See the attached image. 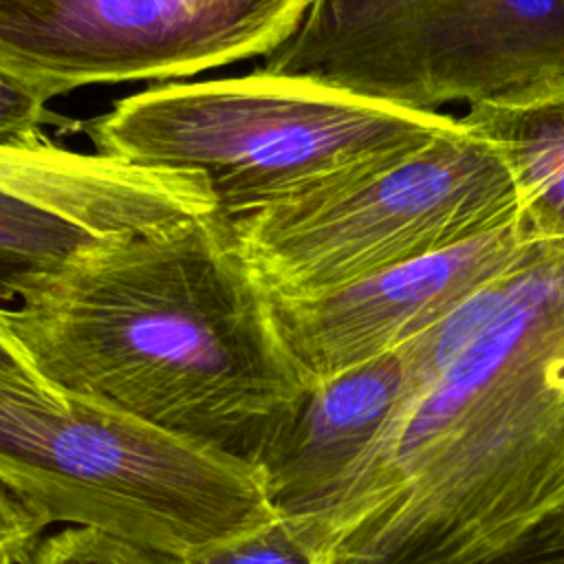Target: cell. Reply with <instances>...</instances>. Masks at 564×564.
<instances>
[{
  "instance_id": "5bb4252c",
  "label": "cell",
  "mask_w": 564,
  "mask_h": 564,
  "mask_svg": "<svg viewBox=\"0 0 564 564\" xmlns=\"http://www.w3.org/2000/svg\"><path fill=\"white\" fill-rule=\"evenodd\" d=\"M44 126L77 128V121L48 110L46 101L37 99L24 86L0 73V143L2 145H40L48 141L42 134Z\"/></svg>"
},
{
  "instance_id": "9c48e42d",
  "label": "cell",
  "mask_w": 564,
  "mask_h": 564,
  "mask_svg": "<svg viewBox=\"0 0 564 564\" xmlns=\"http://www.w3.org/2000/svg\"><path fill=\"white\" fill-rule=\"evenodd\" d=\"M403 348L306 388L256 467L280 516H313L381 434L408 392Z\"/></svg>"
},
{
  "instance_id": "52a82bcc",
  "label": "cell",
  "mask_w": 564,
  "mask_h": 564,
  "mask_svg": "<svg viewBox=\"0 0 564 564\" xmlns=\"http://www.w3.org/2000/svg\"><path fill=\"white\" fill-rule=\"evenodd\" d=\"M313 0H0V73L48 101L267 57Z\"/></svg>"
},
{
  "instance_id": "5b68a950",
  "label": "cell",
  "mask_w": 564,
  "mask_h": 564,
  "mask_svg": "<svg viewBox=\"0 0 564 564\" xmlns=\"http://www.w3.org/2000/svg\"><path fill=\"white\" fill-rule=\"evenodd\" d=\"M520 214L498 152L458 128L260 212L227 218L271 297L328 293Z\"/></svg>"
},
{
  "instance_id": "6da1fadb",
  "label": "cell",
  "mask_w": 564,
  "mask_h": 564,
  "mask_svg": "<svg viewBox=\"0 0 564 564\" xmlns=\"http://www.w3.org/2000/svg\"><path fill=\"white\" fill-rule=\"evenodd\" d=\"M7 300L0 328L44 386L253 467L306 392L216 212L97 238Z\"/></svg>"
},
{
  "instance_id": "30bf717a",
  "label": "cell",
  "mask_w": 564,
  "mask_h": 564,
  "mask_svg": "<svg viewBox=\"0 0 564 564\" xmlns=\"http://www.w3.org/2000/svg\"><path fill=\"white\" fill-rule=\"evenodd\" d=\"M458 119L502 159L531 229L564 240V73L469 104Z\"/></svg>"
},
{
  "instance_id": "e0dca14e",
  "label": "cell",
  "mask_w": 564,
  "mask_h": 564,
  "mask_svg": "<svg viewBox=\"0 0 564 564\" xmlns=\"http://www.w3.org/2000/svg\"><path fill=\"white\" fill-rule=\"evenodd\" d=\"M498 564H564V540L551 546H542V549L516 555Z\"/></svg>"
},
{
  "instance_id": "4fadbf2b",
  "label": "cell",
  "mask_w": 564,
  "mask_h": 564,
  "mask_svg": "<svg viewBox=\"0 0 564 564\" xmlns=\"http://www.w3.org/2000/svg\"><path fill=\"white\" fill-rule=\"evenodd\" d=\"M24 564H178V557L97 529L66 527L42 538Z\"/></svg>"
},
{
  "instance_id": "2e32d148",
  "label": "cell",
  "mask_w": 564,
  "mask_h": 564,
  "mask_svg": "<svg viewBox=\"0 0 564 564\" xmlns=\"http://www.w3.org/2000/svg\"><path fill=\"white\" fill-rule=\"evenodd\" d=\"M0 377L2 379H11V381H20V383H31V386H40L51 390L48 386H44V381L35 375V370L31 368V364L26 361V357L22 355V350L13 344V339L0 328ZM55 392V390H53Z\"/></svg>"
},
{
  "instance_id": "9a60e30c",
  "label": "cell",
  "mask_w": 564,
  "mask_h": 564,
  "mask_svg": "<svg viewBox=\"0 0 564 564\" xmlns=\"http://www.w3.org/2000/svg\"><path fill=\"white\" fill-rule=\"evenodd\" d=\"M48 527L37 509L0 485V564H24Z\"/></svg>"
},
{
  "instance_id": "8992f818",
  "label": "cell",
  "mask_w": 564,
  "mask_h": 564,
  "mask_svg": "<svg viewBox=\"0 0 564 564\" xmlns=\"http://www.w3.org/2000/svg\"><path fill=\"white\" fill-rule=\"evenodd\" d=\"M275 75L438 110L564 73V0H313Z\"/></svg>"
},
{
  "instance_id": "7c38bea8",
  "label": "cell",
  "mask_w": 564,
  "mask_h": 564,
  "mask_svg": "<svg viewBox=\"0 0 564 564\" xmlns=\"http://www.w3.org/2000/svg\"><path fill=\"white\" fill-rule=\"evenodd\" d=\"M178 564H326V540L311 516H280L269 522L176 555Z\"/></svg>"
},
{
  "instance_id": "ba28073f",
  "label": "cell",
  "mask_w": 564,
  "mask_h": 564,
  "mask_svg": "<svg viewBox=\"0 0 564 564\" xmlns=\"http://www.w3.org/2000/svg\"><path fill=\"white\" fill-rule=\"evenodd\" d=\"M542 242L522 212L465 242L313 297H271L278 335L306 388L401 348Z\"/></svg>"
},
{
  "instance_id": "3957f363",
  "label": "cell",
  "mask_w": 564,
  "mask_h": 564,
  "mask_svg": "<svg viewBox=\"0 0 564 564\" xmlns=\"http://www.w3.org/2000/svg\"><path fill=\"white\" fill-rule=\"evenodd\" d=\"M458 128V117L359 97L264 68L163 82L77 121L97 152L200 172L216 214L238 218Z\"/></svg>"
},
{
  "instance_id": "8fae6325",
  "label": "cell",
  "mask_w": 564,
  "mask_h": 564,
  "mask_svg": "<svg viewBox=\"0 0 564 564\" xmlns=\"http://www.w3.org/2000/svg\"><path fill=\"white\" fill-rule=\"evenodd\" d=\"M97 240L44 209L0 194V300L20 278L51 267L75 249Z\"/></svg>"
},
{
  "instance_id": "7a4b0ae2",
  "label": "cell",
  "mask_w": 564,
  "mask_h": 564,
  "mask_svg": "<svg viewBox=\"0 0 564 564\" xmlns=\"http://www.w3.org/2000/svg\"><path fill=\"white\" fill-rule=\"evenodd\" d=\"M311 518L326 564H498L564 540V240L533 251Z\"/></svg>"
},
{
  "instance_id": "277c9868",
  "label": "cell",
  "mask_w": 564,
  "mask_h": 564,
  "mask_svg": "<svg viewBox=\"0 0 564 564\" xmlns=\"http://www.w3.org/2000/svg\"><path fill=\"white\" fill-rule=\"evenodd\" d=\"M0 485L48 524L97 529L170 555L275 516L258 467L93 401L2 377Z\"/></svg>"
}]
</instances>
